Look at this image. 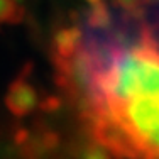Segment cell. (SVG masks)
I'll list each match as a JSON object with an SVG mask.
<instances>
[{
  "label": "cell",
  "mask_w": 159,
  "mask_h": 159,
  "mask_svg": "<svg viewBox=\"0 0 159 159\" xmlns=\"http://www.w3.org/2000/svg\"><path fill=\"white\" fill-rule=\"evenodd\" d=\"M75 159H113L105 147H102L98 142H95L92 137L80 141L73 149Z\"/></svg>",
  "instance_id": "cell-4"
},
{
  "label": "cell",
  "mask_w": 159,
  "mask_h": 159,
  "mask_svg": "<svg viewBox=\"0 0 159 159\" xmlns=\"http://www.w3.org/2000/svg\"><path fill=\"white\" fill-rule=\"evenodd\" d=\"M81 39H83V31L78 25H64V27H59L58 31L52 34V39H51L52 63L70 59L78 51L80 44H81Z\"/></svg>",
  "instance_id": "cell-3"
},
{
  "label": "cell",
  "mask_w": 159,
  "mask_h": 159,
  "mask_svg": "<svg viewBox=\"0 0 159 159\" xmlns=\"http://www.w3.org/2000/svg\"><path fill=\"white\" fill-rule=\"evenodd\" d=\"M27 159H31V157H27Z\"/></svg>",
  "instance_id": "cell-6"
},
{
  "label": "cell",
  "mask_w": 159,
  "mask_h": 159,
  "mask_svg": "<svg viewBox=\"0 0 159 159\" xmlns=\"http://www.w3.org/2000/svg\"><path fill=\"white\" fill-rule=\"evenodd\" d=\"M81 119L112 157L159 159V48L146 31L112 51Z\"/></svg>",
  "instance_id": "cell-1"
},
{
  "label": "cell",
  "mask_w": 159,
  "mask_h": 159,
  "mask_svg": "<svg viewBox=\"0 0 159 159\" xmlns=\"http://www.w3.org/2000/svg\"><path fill=\"white\" fill-rule=\"evenodd\" d=\"M24 20V5L20 0H0V27L16 25Z\"/></svg>",
  "instance_id": "cell-5"
},
{
  "label": "cell",
  "mask_w": 159,
  "mask_h": 159,
  "mask_svg": "<svg viewBox=\"0 0 159 159\" xmlns=\"http://www.w3.org/2000/svg\"><path fill=\"white\" fill-rule=\"evenodd\" d=\"M31 73H32L31 63L22 66L19 75L10 81L9 88L5 92V97H3L5 108L16 119H24V117L31 115L36 110H39L41 103H43V98L39 97L36 85L31 81Z\"/></svg>",
  "instance_id": "cell-2"
}]
</instances>
